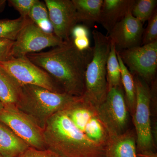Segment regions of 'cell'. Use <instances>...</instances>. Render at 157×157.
<instances>
[{
	"instance_id": "cell-1",
	"label": "cell",
	"mask_w": 157,
	"mask_h": 157,
	"mask_svg": "<svg viewBox=\"0 0 157 157\" xmlns=\"http://www.w3.org/2000/svg\"><path fill=\"white\" fill-rule=\"evenodd\" d=\"M92 56V48L80 51L71 38L48 51L29 54L26 57L53 77L64 92L80 97L84 94L85 73Z\"/></svg>"
},
{
	"instance_id": "cell-2",
	"label": "cell",
	"mask_w": 157,
	"mask_h": 157,
	"mask_svg": "<svg viewBox=\"0 0 157 157\" xmlns=\"http://www.w3.org/2000/svg\"><path fill=\"white\" fill-rule=\"evenodd\" d=\"M43 132L47 148L60 157H106V148L90 140L64 109L48 120Z\"/></svg>"
},
{
	"instance_id": "cell-3",
	"label": "cell",
	"mask_w": 157,
	"mask_h": 157,
	"mask_svg": "<svg viewBox=\"0 0 157 157\" xmlns=\"http://www.w3.org/2000/svg\"><path fill=\"white\" fill-rule=\"evenodd\" d=\"M21 88L16 106L42 130L52 116L67 108L77 98L65 92H54L37 86L26 85L21 86Z\"/></svg>"
},
{
	"instance_id": "cell-4",
	"label": "cell",
	"mask_w": 157,
	"mask_h": 157,
	"mask_svg": "<svg viewBox=\"0 0 157 157\" xmlns=\"http://www.w3.org/2000/svg\"><path fill=\"white\" fill-rule=\"evenodd\" d=\"M93 56L85 73V91L83 95L96 107L105 100L108 91L107 63L110 49L107 36L94 30Z\"/></svg>"
},
{
	"instance_id": "cell-5",
	"label": "cell",
	"mask_w": 157,
	"mask_h": 157,
	"mask_svg": "<svg viewBox=\"0 0 157 157\" xmlns=\"http://www.w3.org/2000/svg\"><path fill=\"white\" fill-rule=\"evenodd\" d=\"M64 110L74 125L90 140L107 148L109 134L95 105L82 96L77 97Z\"/></svg>"
},
{
	"instance_id": "cell-6",
	"label": "cell",
	"mask_w": 157,
	"mask_h": 157,
	"mask_svg": "<svg viewBox=\"0 0 157 157\" xmlns=\"http://www.w3.org/2000/svg\"><path fill=\"white\" fill-rule=\"evenodd\" d=\"M135 79L136 99L133 120L136 134L138 154L155 152V144L151 122V93L143 80L136 76Z\"/></svg>"
},
{
	"instance_id": "cell-7",
	"label": "cell",
	"mask_w": 157,
	"mask_h": 157,
	"mask_svg": "<svg viewBox=\"0 0 157 157\" xmlns=\"http://www.w3.org/2000/svg\"><path fill=\"white\" fill-rule=\"evenodd\" d=\"M96 108L109 138L119 136L127 132L129 110L122 86L108 90L105 100Z\"/></svg>"
},
{
	"instance_id": "cell-8",
	"label": "cell",
	"mask_w": 157,
	"mask_h": 157,
	"mask_svg": "<svg viewBox=\"0 0 157 157\" xmlns=\"http://www.w3.org/2000/svg\"><path fill=\"white\" fill-rule=\"evenodd\" d=\"M0 122L9 127L30 147L38 150L47 149L43 130L16 105H4L0 110Z\"/></svg>"
},
{
	"instance_id": "cell-9",
	"label": "cell",
	"mask_w": 157,
	"mask_h": 157,
	"mask_svg": "<svg viewBox=\"0 0 157 157\" xmlns=\"http://www.w3.org/2000/svg\"><path fill=\"white\" fill-rule=\"evenodd\" d=\"M64 42L53 33L43 31L27 17L14 41L11 56L14 58L26 56L47 47L59 46Z\"/></svg>"
},
{
	"instance_id": "cell-10",
	"label": "cell",
	"mask_w": 157,
	"mask_h": 157,
	"mask_svg": "<svg viewBox=\"0 0 157 157\" xmlns=\"http://www.w3.org/2000/svg\"><path fill=\"white\" fill-rule=\"evenodd\" d=\"M0 67L21 86L31 85L54 92H64L57 87L53 78L47 72L31 62L26 56L0 61Z\"/></svg>"
},
{
	"instance_id": "cell-11",
	"label": "cell",
	"mask_w": 157,
	"mask_h": 157,
	"mask_svg": "<svg viewBox=\"0 0 157 157\" xmlns=\"http://www.w3.org/2000/svg\"><path fill=\"white\" fill-rule=\"evenodd\" d=\"M117 52L130 72L147 81L154 78L157 68V41Z\"/></svg>"
},
{
	"instance_id": "cell-12",
	"label": "cell",
	"mask_w": 157,
	"mask_h": 157,
	"mask_svg": "<svg viewBox=\"0 0 157 157\" xmlns=\"http://www.w3.org/2000/svg\"><path fill=\"white\" fill-rule=\"evenodd\" d=\"M54 34L63 41H68L78 22L72 0H45Z\"/></svg>"
},
{
	"instance_id": "cell-13",
	"label": "cell",
	"mask_w": 157,
	"mask_h": 157,
	"mask_svg": "<svg viewBox=\"0 0 157 157\" xmlns=\"http://www.w3.org/2000/svg\"><path fill=\"white\" fill-rule=\"evenodd\" d=\"M132 9L108 34L110 43L115 45L117 51L139 46L141 43L143 24L133 16Z\"/></svg>"
},
{
	"instance_id": "cell-14",
	"label": "cell",
	"mask_w": 157,
	"mask_h": 157,
	"mask_svg": "<svg viewBox=\"0 0 157 157\" xmlns=\"http://www.w3.org/2000/svg\"><path fill=\"white\" fill-rule=\"evenodd\" d=\"M134 0H104L99 23L109 34L118 22L123 18L135 3Z\"/></svg>"
},
{
	"instance_id": "cell-15",
	"label": "cell",
	"mask_w": 157,
	"mask_h": 157,
	"mask_svg": "<svg viewBox=\"0 0 157 157\" xmlns=\"http://www.w3.org/2000/svg\"><path fill=\"white\" fill-rule=\"evenodd\" d=\"M106 157H137L136 137L131 132L109 138Z\"/></svg>"
},
{
	"instance_id": "cell-16",
	"label": "cell",
	"mask_w": 157,
	"mask_h": 157,
	"mask_svg": "<svg viewBox=\"0 0 157 157\" xmlns=\"http://www.w3.org/2000/svg\"><path fill=\"white\" fill-rule=\"evenodd\" d=\"M29 147L11 129L0 122V155L4 157H19Z\"/></svg>"
},
{
	"instance_id": "cell-17",
	"label": "cell",
	"mask_w": 157,
	"mask_h": 157,
	"mask_svg": "<svg viewBox=\"0 0 157 157\" xmlns=\"http://www.w3.org/2000/svg\"><path fill=\"white\" fill-rule=\"evenodd\" d=\"M78 21L88 25L99 23L103 0H72Z\"/></svg>"
},
{
	"instance_id": "cell-18",
	"label": "cell",
	"mask_w": 157,
	"mask_h": 157,
	"mask_svg": "<svg viewBox=\"0 0 157 157\" xmlns=\"http://www.w3.org/2000/svg\"><path fill=\"white\" fill-rule=\"evenodd\" d=\"M21 86L0 67V101L4 105H16L21 94Z\"/></svg>"
},
{
	"instance_id": "cell-19",
	"label": "cell",
	"mask_w": 157,
	"mask_h": 157,
	"mask_svg": "<svg viewBox=\"0 0 157 157\" xmlns=\"http://www.w3.org/2000/svg\"><path fill=\"white\" fill-rule=\"evenodd\" d=\"M117 54L121 71V81L123 85L125 94L126 102L129 111L133 115L135 111L136 104V92L135 79L132 73L129 71L123 62L118 52L117 51Z\"/></svg>"
},
{
	"instance_id": "cell-20",
	"label": "cell",
	"mask_w": 157,
	"mask_h": 157,
	"mask_svg": "<svg viewBox=\"0 0 157 157\" xmlns=\"http://www.w3.org/2000/svg\"><path fill=\"white\" fill-rule=\"evenodd\" d=\"M120 66L115 45L110 43V49L107 63V78L108 90L122 86Z\"/></svg>"
},
{
	"instance_id": "cell-21",
	"label": "cell",
	"mask_w": 157,
	"mask_h": 157,
	"mask_svg": "<svg viewBox=\"0 0 157 157\" xmlns=\"http://www.w3.org/2000/svg\"><path fill=\"white\" fill-rule=\"evenodd\" d=\"M28 17L43 31L52 33V26L45 3L37 0L30 11Z\"/></svg>"
},
{
	"instance_id": "cell-22",
	"label": "cell",
	"mask_w": 157,
	"mask_h": 157,
	"mask_svg": "<svg viewBox=\"0 0 157 157\" xmlns=\"http://www.w3.org/2000/svg\"><path fill=\"white\" fill-rule=\"evenodd\" d=\"M157 4L156 0H137L132 6L133 16L143 24L148 21L154 14Z\"/></svg>"
},
{
	"instance_id": "cell-23",
	"label": "cell",
	"mask_w": 157,
	"mask_h": 157,
	"mask_svg": "<svg viewBox=\"0 0 157 157\" xmlns=\"http://www.w3.org/2000/svg\"><path fill=\"white\" fill-rule=\"evenodd\" d=\"M26 18L0 20V39L15 41Z\"/></svg>"
},
{
	"instance_id": "cell-24",
	"label": "cell",
	"mask_w": 157,
	"mask_h": 157,
	"mask_svg": "<svg viewBox=\"0 0 157 157\" xmlns=\"http://www.w3.org/2000/svg\"><path fill=\"white\" fill-rule=\"evenodd\" d=\"M157 41V12L148 21L146 29L143 31L141 45H146Z\"/></svg>"
},
{
	"instance_id": "cell-25",
	"label": "cell",
	"mask_w": 157,
	"mask_h": 157,
	"mask_svg": "<svg viewBox=\"0 0 157 157\" xmlns=\"http://www.w3.org/2000/svg\"><path fill=\"white\" fill-rule=\"evenodd\" d=\"M37 0H9L11 6L19 12L21 17L26 18L29 17L30 11Z\"/></svg>"
},
{
	"instance_id": "cell-26",
	"label": "cell",
	"mask_w": 157,
	"mask_h": 157,
	"mask_svg": "<svg viewBox=\"0 0 157 157\" xmlns=\"http://www.w3.org/2000/svg\"><path fill=\"white\" fill-rule=\"evenodd\" d=\"M14 41L0 39V61H6L11 58V51Z\"/></svg>"
},
{
	"instance_id": "cell-27",
	"label": "cell",
	"mask_w": 157,
	"mask_h": 157,
	"mask_svg": "<svg viewBox=\"0 0 157 157\" xmlns=\"http://www.w3.org/2000/svg\"><path fill=\"white\" fill-rule=\"evenodd\" d=\"M19 157H60L50 150H38L29 147Z\"/></svg>"
},
{
	"instance_id": "cell-28",
	"label": "cell",
	"mask_w": 157,
	"mask_h": 157,
	"mask_svg": "<svg viewBox=\"0 0 157 157\" xmlns=\"http://www.w3.org/2000/svg\"><path fill=\"white\" fill-rule=\"evenodd\" d=\"M72 39L75 47L80 51H86L91 48L89 37H77Z\"/></svg>"
},
{
	"instance_id": "cell-29",
	"label": "cell",
	"mask_w": 157,
	"mask_h": 157,
	"mask_svg": "<svg viewBox=\"0 0 157 157\" xmlns=\"http://www.w3.org/2000/svg\"><path fill=\"white\" fill-rule=\"evenodd\" d=\"M89 32L88 28L85 25H76L72 29L71 36L72 39L77 37H88Z\"/></svg>"
},
{
	"instance_id": "cell-30",
	"label": "cell",
	"mask_w": 157,
	"mask_h": 157,
	"mask_svg": "<svg viewBox=\"0 0 157 157\" xmlns=\"http://www.w3.org/2000/svg\"><path fill=\"white\" fill-rule=\"evenodd\" d=\"M137 157H157V155L155 152L144 154L137 153Z\"/></svg>"
},
{
	"instance_id": "cell-31",
	"label": "cell",
	"mask_w": 157,
	"mask_h": 157,
	"mask_svg": "<svg viewBox=\"0 0 157 157\" xmlns=\"http://www.w3.org/2000/svg\"><path fill=\"white\" fill-rule=\"evenodd\" d=\"M6 1L5 0H0V13L2 12L6 7Z\"/></svg>"
},
{
	"instance_id": "cell-32",
	"label": "cell",
	"mask_w": 157,
	"mask_h": 157,
	"mask_svg": "<svg viewBox=\"0 0 157 157\" xmlns=\"http://www.w3.org/2000/svg\"><path fill=\"white\" fill-rule=\"evenodd\" d=\"M4 104L0 101V110H2V109L4 108Z\"/></svg>"
},
{
	"instance_id": "cell-33",
	"label": "cell",
	"mask_w": 157,
	"mask_h": 157,
	"mask_svg": "<svg viewBox=\"0 0 157 157\" xmlns=\"http://www.w3.org/2000/svg\"><path fill=\"white\" fill-rule=\"evenodd\" d=\"M0 157H3V156L2 155H0Z\"/></svg>"
}]
</instances>
